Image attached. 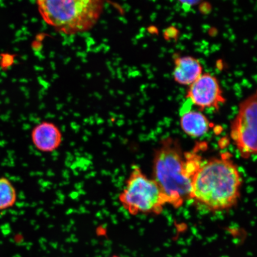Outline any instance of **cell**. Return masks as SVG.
<instances>
[{
  "instance_id": "1",
  "label": "cell",
  "mask_w": 257,
  "mask_h": 257,
  "mask_svg": "<svg viewBox=\"0 0 257 257\" xmlns=\"http://www.w3.org/2000/svg\"><path fill=\"white\" fill-rule=\"evenodd\" d=\"M242 177L229 154H221L202 163L192 179L189 200L205 210H229L240 197Z\"/></svg>"
},
{
  "instance_id": "2",
  "label": "cell",
  "mask_w": 257,
  "mask_h": 257,
  "mask_svg": "<svg viewBox=\"0 0 257 257\" xmlns=\"http://www.w3.org/2000/svg\"><path fill=\"white\" fill-rule=\"evenodd\" d=\"M195 152H183L175 138L162 140L154 154L153 179L168 199V204L179 208L189 200L192 179L202 164Z\"/></svg>"
},
{
  "instance_id": "3",
  "label": "cell",
  "mask_w": 257,
  "mask_h": 257,
  "mask_svg": "<svg viewBox=\"0 0 257 257\" xmlns=\"http://www.w3.org/2000/svg\"><path fill=\"white\" fill-rule=\"evenodd\" d=\"M46 23L66 35L82 33L97 23L105 0H36Z\"/></svg>"
},
{
  "instance_id": "4",
  "label": "cell",
  "mask_w": 257,
  "mask_h": 257,
  "mask_svg": "<svg viewBox=\"0 0 257 257\" xmlns=\"http://www.w3.org/2000/svg\"><path fill=\"white\" fill-rule=\"evenodd\" d=\"M121 206L133 216L139 214L162 213L168 204V199L153 179L144 174L139 166L134 165L125 185L118 195Z\"/></svg>"
},
{
  "instance_id": "5",
  "label": "cell",
  "mask_w": 257,
  "mask_h": 257,
  "mask_svg": "<svg viewBox=\"0 0 257 257\" xmlns=\"http://www.w3.org/2000/svg\"><path fill=\"white\" fill-rule=\"evenodd\" d=\"M257 95L253 93L239 106L230 128V137L243 159L256 154Z\"/></svg>"
},
{
  "instance_id": "6",
  "label": "cell",
  "mask_w": 257,
  "mask_h": 257,
  "mask_svg": "<svg viewBox=\"0 0 257 257\" xmlns=\"http://www.w3.org/2000/svg\"><path fill=\"white\" fill-rule=\"evenodd\" d=\"M186 97L201 110H218L226 102L219 80L209 73H202L200 78L188 86Z\"/></svg>"
},
{
  "instance_id": "7",
  "label": "cell",
  "mask_w": 257,
  "mask_h": 257,
  "mask_svg": "<svg viewBox=\"0 0 257 257\" xmlns=\"http://www.w3.org/2000/svg\"><path fill=\"white\" fill-rule=\"evenodd\" d=\"M31 140L38 152L52 153L62 146L63 134L61 128L53 121L44 120L32 128Z\"/></svg>"
},
{
  "instance_id": "8",
  "label": "cell",
  "mask_w": 257,
  "mask_h": 257,
  "mask_svg": "<svg viewBox=\"0 0 257 257\" xmlns=\"http://www.w3.org/2000/svg\"><path fill=\"white\" fill-rule=\"evenodd\" d=\"M204 73L203 66L197 58L176 55L174 57L173 78L179 85H191Z\"/></svg>"
},
{
  "instance_id": "9",
  "label": "cell",
  "mask_w": 257,
  "mask_h": 257,
  "mask_svg": "<svg viewBox=\"0 0 257 257\" xmlns=\"http://www.w3.org/2000/svg\"><path fill=\"white\" fill-rule=\"evenodd\" d=\"M181 126L189 136L198 138L206 134L210 123L205 115L198 111H185L181 117Z\"/></svg>"
},
{
  "instance_id": "10",
  "label": "cell",
  "mask_w": 257,
  "mask_h": 257,
  "mask_svg": "<svg viewBox=\"0 0 257 257\" xmlns=\"http://www.w3.org/2000/svg\"><path fill=\"white\" fill-rule=\"evenodd\" d=\"M17 199V191L14 185L8 178H0V211L14 207Z\"/></svg>"
},
{
  "instance_id": "11",
  "label": "cell",
  "mask_w": 257,
  "mask_h": 257,
  "mask_svg": "<svg viewBox=\"0 0 257 257\" xmlns=\"http://www.w3.org/2000/svg\"><path fill=\"white\" fill-rule=\"evenodd\" d=\"M178 1L185 7L192 8L200 4L203 0H178Z\"/></svg>"
},
{
  "instance_id": "12",
  "label": "cell",
  "mask_w": 257,
  "mask_h": 257,
  "mask_svg": "<svg viewBox=\"0 0 257 257\" xmlns=\"http://www.w3.org/2000/svg\"><path fill=\"white\" fill-rule=\"evenodd\" d=\"M111 257H120V256H116V255H114V256H111Z\"/></svg>"
}]
</instances>
